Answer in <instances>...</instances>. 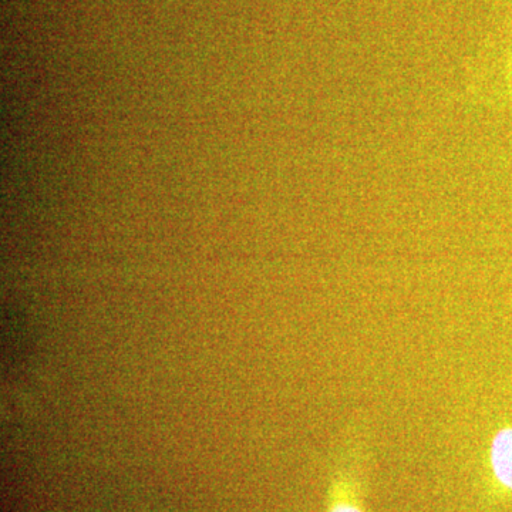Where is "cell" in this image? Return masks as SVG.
Instances as JSON below:
<instances>
[{"label": "cell", "mask_w": 512, "mask_h": 512, "mask_svg": "<svg viewBox=\"0 0 512 512\" xmlns=\"http://www.w3.org/2000/svg\"><path fill=\"white\" fill-rule=\"evenodd\" d=\"M330 512H362V510L352 504H338L336 507H333Z\"/></svg>", "instance_id": "7a4b0ae2"}, {"label": "cell", "mask_w": 512, "mask_h": 512, "mask_svg": "<svg viewBox=\"0 0 512 512\" xmlns=\"http://www.w3.org/2000/svg\"><path fill=\"white\" fill-rule=\"evenodd\" d=\"M490 463L494 477L505 490L512 491V426L495 433L490 448Z\"/></svg>", "instance_id": "6da1fadb"}]
</instances>
